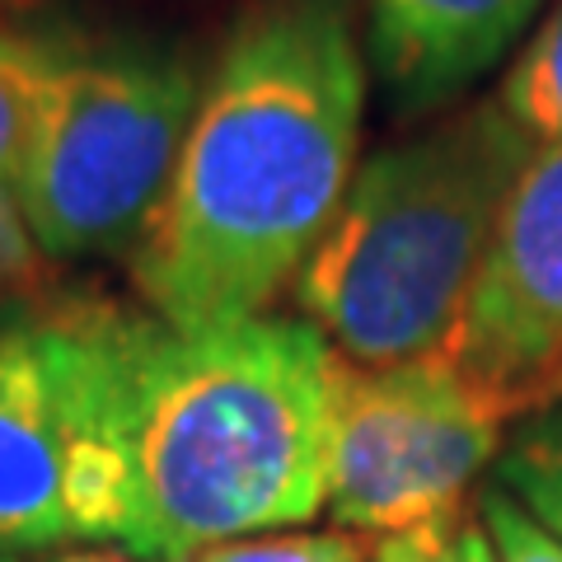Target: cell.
Wrapping results in <instances>:
<instances>
[{
  "mask_svg": "<svg viewBox=\"0 0 562 562\" xmlns=\"http://www.w3.org/2000/svg\"><path fill=\"white\" fill-rule=\"evenodd\" d=\"M361 94L347 0H262L244 14L132 249L155 319L216 333L301 281L357 179Z\"/></svg>",
  "mask_w": 562,
  "mask_h": 562,
  "instance_id": "obj_1",
  "label": "cell"
},
{
  "mask_svg": "<svg viewBox=\"0 0 562 562\" xmlns=\"http://www.w3.org/2000/svg\"><path fill=\"white\" fill-rule=\"evenodd\" d=\"M328 361L333 347L310 319L258 314L216 333H173L150 314L127 398V558L192 562L216 543L319 516Z\"/></svg>",
  "mask_w": 562,
  "mask_h": 562,
  "instance_id": "obj_2",
  "label": "cell"
},
{
  "mask_svg": "<svg viewBox=\"0 0 562 562\" xmlns=\"http://www.w3.org/2000/svg\"><path fill=\"white\" fill-rule=\"evenodd\" d=\"M539 140L502 99L380 150L351 179L295 301L338 357L408 366L441 357L492 231Z\"/></svg>",
  "mask_w": 562,
  "mask_h": 562,
  "instance_id": "obj_3",
  "label": "cell"
},
{
  "mask_svg": "<svg viewBox=\"0 0 562 562\" xmlns=\"http://www.w3.org/2000/svg\"><path fill=\"white\" fill-rule=\"evenodd\" d=\"M146 319L85 295L0 310V553L132 549L127 398Z\"/></svg>",
  "mask_w": 562,
  "mask_h": 562,
  "instance_id": "obj_4",
  "label": "cell"
},
{
  "mask_svg": "<svg viewBox=\"0 0 562 562\" xmlns=\"http://www.w3.org/2000/svg\"><path fill=\"white\" fill-rule=\"evenodd\" d=\"M198 103V76L173 52L43 38L14 173V202L38 254L57 262L132 258Z\"/></svg>",
  "mask_w": 562,
  "mask_h": 562,
  "instance_id": "obj_5",
  "label": "cell"
},
{
  "mask_svg": "<svg viewBox=\"0 0 562 562\" xmlns=\"http://www.w3.org/2000/svg\"><path fill=\"white\" fill-rule=\"evenodd\" d=\"M506 422L446 361L357 366L333 351L324 408V506L338 530L384 539L469 506Z\"/></svg>",
  "mask_w": 562,
  "mask_h": 562,
  "instance_id": "obj_6",
  "label": "cell"
},
{
  "mask_svg": "<svg viewBox=\"0 0 562 562\" xmlns=\"http://www.w3.org/2000/svg\"><path fill=\"white\" fill-rule=\"evenodd\" d=\"M436 361L502 422L562 398V146H535Z\"/></svg>",
  "mask_w": 562,
  "mask_h": 562,
  "instance_id": "obj_7",
  "label": "cell"
},
{
  "mask_svg": "<svg viewBox=\"0 0 562 562\" xmlns=\"http://www.w3.org/2000/svg\"><path fill=\"white\" fill-rule=\"evenodd\" d=\"M539 0H371V57L403 113L460 94L520 38Z\"/></svg>",
  "mask_w": 562,
  "mask_h": 562,
  "instance_id": "obj_8",
  "label": "cell"
},
{
  "mask_svg": "<svg viewBox=\"0 0 562 562\" xmlns=\"http://www.w3.org/2000/svg\"><path fill=\"white\" fill-rule=\"evenodd\" d=\"M38 66L43 38L0 29V286H33L43 258L20 216V202H14V173H20Z\"/></svg>",
  "mask_w": 562,
  "mask_h": 562,
  "instance_id": "obj_9",
  "label": "cell"
},
{
  "mask_svg": "<svg viewBox=\"0 0 562 562\" xmlns=\"http://www.w3.org/2000/svg\"><path fill=\"white\" fill-rule=\"evenodd\" d=\"M497 487L512 492L553 539H562V398L516 422L497 454Z\"/></svg>",
  "mask_w": 562,
  "mask_h": 562,
  "instance_id": "obj_10",
  "label": "cell"
},
{
  "mask_svg": "<svg viewBox=\"0 0 562 562\" xmlns=\"http://www.w3.org/2000/svg\"><path fill=\"white\" fill-rule=\"evenodd\" d=\"M497 99L539 146H562V0L520 52Z\"/></svg>",
  "mask_w": 562,
  "mask_h": 562,
  "instance_id": "obj_11",
  "label": "cell"
},
{
  "mask_svg": "<svg viewBox=\"0 0 562 562\" xmlns=\"http://www.w3.org/2000/svg\"><path fill=\"white\" fill-rule=\"evenodd\" d=\"M371 562H502V558L492 549L479 506H460V512L422 520L413 530L375 539Z\"/></svg>",
  "mask_w": 562,
  "mask_h": 562,
  "instance_id": "obj_12",
  "label": "cell"
},
{
  "mask_svg": "<svg viewBox=\"0 0 562 562\" xmlns=\"http://www.w3.org/2000/svg\"><path fill=\"white\" fill-rule=\"evenodd\" d=\"M375 543L351 530H277L202 549L192 562H371Z\"/></svg>",
  "mask_w": 562,
  "mask_h": 562,
  "instance_id": "obj_13",
  "label": "cell"
},
{
  "mask_svg": "<svg viewBox=\"0 0 562 562\" xmlns=\"http://www.w3.org/2000/svg\"><path fill=\"white\" fill-rule=\"evenodd\" d=\"M479 516L502 562H562V539H553L525 506L497 483L479 492Z\"/></svg>",
  "mask_w": 562,
  "mask_h": 562,
  "instance_id": "obj_14",
  "label": "cell"
},
{
  "mask_svg": "<svg viewBox=\"0 0 562 562\" xmlns=\"http://www.w3.org/2000/svg\"><path fill=\"white\" fill-rule=\"evenodd\" d=\"M57 562H132L127 553H66V558H57Z\"/></svg>",
  "mask_w": 562,
  "mask_h": 562,
  "instance_id": "obj_15",
  "label": "cell"
},
{
  "mask_svg": "<svg viewBox=\"0 0 562 562\" xmlns=\"http://www.w3.org/2000/svg\"><path fill=\"white\" fill-rule=\"evenodd\" d=\"M24 5V0H0V14H5V10H20Z\"/></svg>",
  "mask_w": 562,
  "mask_h": 562,
  "instance_id": "obj_16",
  "label": "cell"
},
{
  "mask_svg": "<svg viewBox=\"0 0 562 562\" xmlns=\"http://www.w3.org/2000/svg\"><path fill=\"white\" fill-rule=\"evenodd\" d=\"M0 562H14V553H0Z\"/></svg>",
  "mask_w": 562,
  "mask_h": 562,
  "instance_id": "obj_17",
  "label": "cell"
},
{
  "mask_svg": "<svg viewBox=\"0 0 562 562\" xmlns=\"http://www.w3.org/2000/svg\"><path fill=\"white\" fill-rule=\"evenodd\" d=\"M132 562H140V558H132Z\"/></svg>",
  "mask_w": 562,
  "mask_h": 562,
  "instance_id": "obj_18",
  "label": "cell"
}]
</instances>
